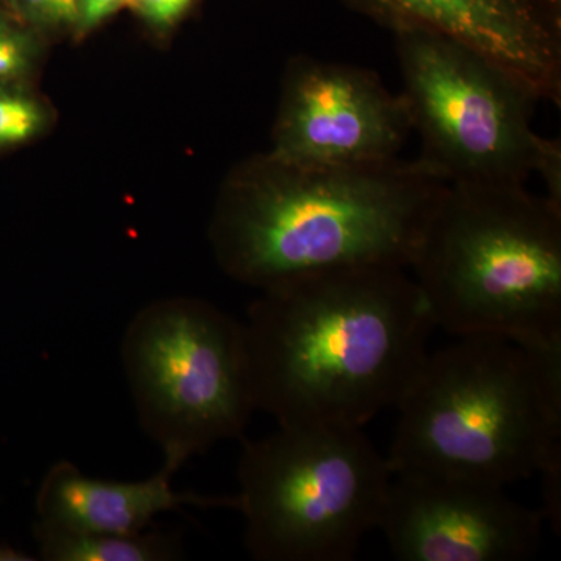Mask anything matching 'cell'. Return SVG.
Wrapping results in <instances>:
<instances>
[{
    "label": "cell",
    "instance_id": "9a60e30c",
    "mask_svg": "<svg viewBox=\"0 0 561 561\" xmlns=\"http://www.w3.org/2000/svg\"><path fill=\"white\" fill-rule=\"evenodd\" d=\"M11 14L32 28H76L79 0H7Z\"/></svg>",
    "mask_w": 561,
    "mask_h": 561
},
{
    "label": "cell",
    "instance_id": "e0dca14e",
    "mask_svg": "<svg viewBox=\"0 0 561 561\" xmlns=\"http://www.w3.org/2000/svg\"><path fill=\"white\" fill-rule=\"evenodd\" d=\"M125 5H128V0H79L77 32L94 31L98 25L124 9Z\"/></svg>",
    "mask_w": 561,
    "mask_h": 561
},
{
    "label": "cell",
    "instance_id": "277c9868",
    "mask_svg": "<svg viewBox=\"0 0 561 561\" xmlns=\"http://www.w3.org/2000/svg\"><path fill=\"white\" fill-rule=\"evenodd\" d=\"M411 268L435 328L561 345V206L548 197L449 184Z\"/></svg>",
    "mask_w": 561,
    "mask_h": 561
},
{
    "label": "cell",
    "instance_id": "52a82bcc",
    "mask_svg": "<svg viewBox=\"0 0 561 561\" xmlns=\"http://www.w3.org/2000/svg\"><path fill=\"white\" fill-rule=\"evenodd\" d=\"M393 33L419 160L449 184L526 186L553 144L531 128L538 92L460 41Z\"/></svg>",
    "mask_w": 561,
    "mask_h": 561
},
{
    "label": "cell",
    "instance_id": "4fadbf2b",
    "mask_svg": "<svg viewBox=\"0 0 561 561\" xmlns=\"http://www.w3.org/2000/svg\"><path fill=\"white\" fill-rule=\"evenodd\" d=\"M46 111L31 94L13 84H0V150L21 146L38 136Z\"/></svg>",
    "mask_w": 561,
    "mask_h": 561
},
{
    "label": "cell",
    "instance_id": "2e32d148",
    "mask_svg": "<svg viewBox=\"0 0 561 561\" xmlns=\"http://www.w3.org/2000/svg\"><path fill=\"white\" fill-rule=\"evenodd\" d=\"M192 0H128L140 18L157 27H169L186 13Z\"/></svg>",
    "mask_w": 561,
    "mask_h": 561
},
{
    "label": "cell",
    "instance_id": "5bb4252c",
    "mask_svg": "<svg viewBox=\"0 0 561 561\" xmlns=\"http://www.w3.org/2000/svg\"><path fill=\"white\" fill-rule=\"evenodd\" d=\"M33 28L13 14L0 13V84L20 87L35 62Z\"/></svg>",
    "mask_w": 561,
    "mask_h": 561
},
{
    "label": "cell",
    "instance_id": "8992f818",
    "mask_svg": "<svg viewBox=\"0 0 561 561\" xmlns=\"http://www.w3.org/2000/svg\"><path fill=\"white\" fill-rule=\"evenodd\" d=\"M121 359L140 427L164 463L180 471L243 437L256 411L243 321L197 298L151 302L128 324Z\"/></svg>",
    "mask_w": 561,
    "mask_h": 561
},
{
    "label": "cell",
    "instance_id": "5b68a950",
    "mask_svg": "<svg viewBox=\"0 0 561 561\" xmlns=\"http://www.w3.org/2000/svg\"><path fill=\"white\" fill-rule=\"evenodd\" d=\"M393 472L362 427L279 426L243 440V542L257 561H348L378 529Z\"/></svg>",
    "mask_w": 561,
    "mask_h": 561
},
{
    "label": "cell",
    "instance_id": "3957f363",
    "mask_svg": "<svg viewBox=\"0 0 561 561\" xmlns=\"http://www.w3.org/2000/svg\"><path fill=\"white\" fill-rule=\"evenodd\" d=\"M394 409L393 474L507 489L561 465V345L459 337L427 354Z\"/></svg>",
    "mask_w": 561,
    "mask_h": 561
},
{
    "label": "cell",
    "instance_id": "ba28073f",
    "mask_svg": "<svg viewBox=\"0 0 561 561\" xmlns=\"http://www.w3.org/2000/svg\"><path fill=\"white\" fill-rule=\"evenodd\" d=\"M412 133L401 94L373 70L301 58L291 66L275 127L276 160L357 165L400 158Z\"/></svg>",
    "mask_w": 561,
    "mask_h": 561
},
{
    "label": "cell",
    "instance_id": "30bf717a",
    "mask_svg": "<svg viewBox=\"0 0 561 561\" xmlns=\"http://www.w3.org/2000/svg\"><path fill=\"white\" fill-rule=\"evenodd\" d=\"M393 32L427 31L474 47L541 99L561 101V32L541 0H343Z\"/></svg>",
    "mask_w": 561,
    "mask_h": 561
},
{
    "label": "cell",
    "instance_id": "7c38bea8",
    "mask_svg": "<svg viewBox=\"0 0 561 561\" xmlns=\"http://www.w3.org/2000/svg\"><path fill=\"white\" fill-rule=\"evenodd\" d=\"M33 535L44 561H173L184 556L183 540L176 530L88 534L36 523Z\"/></svg>",
    "mask_w": 561,
    "mask_h": 561
},
{
    "label": "cell",
    "instance_id": "6da1fadb",
    "mask_svg": "<svg viewBox=\"0 0 561 561\" xmlns=\"http://www.w3.org/2000/svg\"><path fill=\"white\" fill-rule=\"evenodd\" d=\"M243 328L256 411L278 426L364 427L397 408L435 323L405 268L364 267L264 290Z\"/></svg>",
    "mask_w": 561,
    "mask_h": 561
},
{
    "label": "cell",
    "instance_id": "9c48e42d",
    "mask_svg": "<svg viewBox=\"0 0 561 561\" xmlns=\"http://www.w3.org/2000/svg\"><path fill=\"white\" fill-rule=\"evenodd\" d=\"M545 519L505 486L393 474L378 529L401 561H522L540 549Z\"/></svg>",
    "mask_w": 561,
    "mask_h": 561
},
{
    "label": "cell",
    "instance_id": "8fae6325",
    "mask_svg": "<svg viewBox=\"0 0 561 561\" xmlns=\"http://www.w3.org/2000/svg\"><path fill=\"white\" fill-rule=\"evenodd\" d=\"M179 470L162 463L146 481L117 482L90 478L77 465L60 460L51 465L36 494L38 523L88 534H139L153 526L161 513L184 505L239 511V497H210L179 493L172 479Z\"/></svg>",
    "mask_w": 561,
    "mask_h": 561
},
{
    "label": "cell",
    "instance_id": "7a4b0ae2",
    "mask_svg": "<svg viewBox=\"0 0 561 561\" xmlns=\"http://www.w3.org/2000/svg\"><path fill=\"white\" fill-rule=\"evenodd\" d=\"M448 186L420 160L328 168L268 154L228 187L214 242L225 271L262 290L351 268H411Z\"/></svg>",
    "mask_w": 561,
    "mask_h": 561
}]
</instances>
